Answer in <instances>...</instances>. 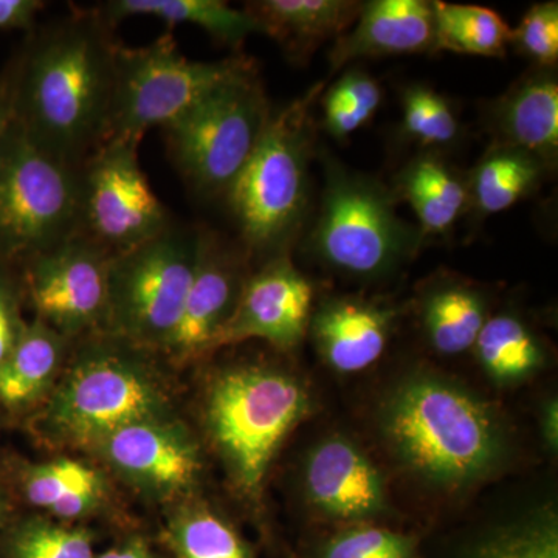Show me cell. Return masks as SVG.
I'll return each instance as SVG.
<instances>
[{"mask_svg":"<svg viewBox=\"0 0 558 558\" xmlns=\"http://www.w3.org/2000/svg\"><path fill=\"white\" fill-rule=\"evenodd\" d=\"M400 199L416 213L425 236L449 233L469 208L468 182L439 157L418 156L396 180Z\"/></svg>","mask_w":558,"mask_h":558,"instance_id":"23","label":"cell"},{"mask_svg":"<svg viewBox=\"0 0 558 558\" xmlns=\"http://www.w3.org/2000/svg\"><path fill=\"white\" fill-rule=\"evenodd\" d=\"M510 46L534 61L538 69H553L558 61V3H535L519 27L512 31Z\"/></svg>","mask_w":558,"mask_h":558,"instance_id":"34","label":"cell"},{"mask_svg":"<svg viewBox=\"0 0 558 558\" xmlns=\"http://www.w3.org/2000/svg\"><path fill=\"white\" fill-rule=\"evenodd\" d=\"M384 92L379 81L363 70H348L322 95L323 124L330 137L344 142L379 110Z\"/></svg>","mask_w":558,"mask_h":558,"instance_id":"31","label":"cell"},{"mask_svg":"<svg viewBox=\"0 0 558 558\" xmlns=\"http://www.w3.org/2000/svg\"><path fill=\"white\" fill-rule=\"evenodd\" d=\"M95 558H160L145 538L134 535L112 546Z\"/></svg>","mask_w":558,"mask_h":558,"instance_id":"38","label":"cell"},{"mask_svg":"<svg viewBox=\"0 0 558 558\" xmlns=\"http://www.w3.org/2000/svg\"><path fill=\"white\" fill-rule=\"evenodd\" d=\"M436 51L435 13L427 0H373L329 51L332 70L362 58Z\"/></svg>","mask_w":558,"mask_h":558,"instance_id":"17","label":"cell"},{"mask_svg":"<svg viewBox=\"0 0 558 558\" xmlns=\"http://www.w3.org/2000/svg\"><path fill=\"white\" fill-rule=\"evenodd\" d=\"M312 505L330 520L362 523L385 510V487L376 465L349 440L330 438L306 464Z\"/></svg>","mask_w":558,"mask_h":558,"instance_id":"16","label":"cell"},{"mask_svg":"<svg viewBox=\"0 0 558 558\" xmlns=\"http://www.w3.org/2000/svg\"><path fill=\"white\" fill-rule=\"evenodd\" d=\"M65 340L39 318L27 323L16 347L0 365V405L20 411L35 403L60 369Z\"/></svg>","mask_w":558,"mask_h":558,"instance_id":"24","label":"cell"},{"mask_svg":"<svg viewBox=\"0 0 558 558\" xmlns=\"http://www.w3.org/2000/svg\"><path fill=\"white\" fill-rule=\"evenodd\" d=\"M546 165L524 150L494 146L476 165L468 182L469 207L481 216L498 215L534 193Z\"/></svg>","mask_w":558,"mask_h":558,"instance_id":"25","label":"cell"},{"mask_svg":"<svg viewBox=\"0 0 558 558\" xmlns=\"http://www.w3.org/2000/svg\"><path fill=\"white\" fill-rule=\"evenodd\" d=\"M473 348L488 376L501 384L526 379L543 362L537 337L515 315L487 318Z\"/></svg>","mask_w":558,"mask_h":558,"instance_id":"28","label":"cell"},{"mask_svg":"<svg viewBox=\"0 0 558 558\" xmlns=\"http://www.w3.org/2000/svg\"><path fill=\"white\" fill-rule=\"evenodd\" d=\"M44 5L39 0H0V31H32Z\"/></svg>","mask_w":558,"mask_h":558,"instance_id":"37","label":"cell"},{"mask_svg":"<svg viewBox=\"0 0 558 558\" xmlns=\"http://www.w3.org/2000/svg\"><path fill=\"white\" fill-rule=\"evenodd\" d=\"M7 526V509L3 506L2 499H0V539H2L3 532H5Z\"/></svg>","mask_w":558,"mask_h":558,"instance_id":"41","label":"cell"},{"mask_svg":"<svg viewBox=\"0 0 558 558\" xmlns=\"http://www.w3.org/2000/svg\"><path fill=\"white\" fill-rule=\"evenodd\" d=\"M175 558H253L241 535L205 508L182 509L165 531Z\"/></svg>","mask_w":558,"mask_h":558,"instance_id":"29","label":"cell"},{"mask_svg":"<svg viewBox=\"0 0 558 558\" xmlns=\"http://www.w3.org/2000/svg\"><path fill=\"white\" fill-rule=\"evenodd\" d=\"M140 351L145 349L128 341L124 348L102 343L86 349L40 414V435L51 444L95 449L126 425L167 417V391Z\"/></svg>","mask_w":558,"mask_h":558,"instance_id":"3","label":"cell"},{"mask_svg":"<svg viewBox=\"0 0 558 558\" xmlns=\"http://www.w3.org/2000/svg\"><path fill=\"white\" fill-rule=\"evenodd\" d=\"M494 119L501 145L553 167L558 154V81L553 69H538L517 81L495 105Z\"/></svg>","mask_w":558,"mask_h":558,"instance_id":"20","label":"cell"},{"mask_svg":"<svg viewBox=\"0 0 558 558\" xmlns=\"http://www.w3.org/2000/svg\"><path fill=\"white\" fill-rule=\"evenodd\" d=\"M543 427H545L546 440L553 449H557L558 442V407L556 400L550 402L545 410V421H543Z\"/></svg>","mask_w":558,"mask_h":558,"instance_id":"40","label":"cell"},{"mask_svg":"<svg viewBox=\"0 0 558 558\" xmlns=\"http://www.w3.org/2000/svg\"><path fill=\"white\" fill-rule=\"evenodd\" d=\"M112 253L84 233L24 260L22 292L36 318L65 339L106 329Z\"/></svg>","mask_w":558,"mask_h":558,"instance_id":"12","label":"cell"},{"mask_svg":"<svg viewBox=\"0 0 558 558\" xmlns=\"http://www.w3.org/2000/svg\"><path fill=\"white\" fill-rule=\"evenodd\" d=\"M95 535L43 517L7 526L0 558H95Z\"/></svg>","mask_w":558,"mask_h":558,"instance_id":"30","label":"cell"},{"mask_svg":"<svg viewBox=\"0 0 558 558\" xmlns=\"http://www.w3.org/2000/svg\"><path fill=\"white\" fill-rule=\"evenodd\" d=\"M14 120V92L11 73L0 76V148Z\"/></svg>","mask_w":558,"mask_h":558,"instance_id":"39","label":"cell"},{"mask_svg":"<svg viewBox=\"0 0 558 558\" xmlns=\"http://www.w3.org/2000/svg\"><path fill=\"white\" fill-rule=\"evenodd\" d=\"M95 450L124 480L160 497L189 490L202 468L199 449L190 433L168 417L117 429Z\"/></svg>","mask_w":558,"mask_h":558,"instance_id":"13","label":"cell"},{"mask_svg":"<svg viewBox=\"0 0 558 558\" xmlns=\"http://www.w3.org/2000/svg\"><path fill=\"white\" fill-rule=\"evenodd\" d=\"M253 69L255 61L247 57L191 61L171 31L148 46L119 44L108 140L142 142L150 128H167L222 84Z\"/></svg>","mask_w":558,"mask_h":558,"instance_id":"7","label":"cell"},{"mask_svg":"<svg viewBox=\"0 0 558 558\" xmlns=\"http://www.w3.org/2000/svg\"><path fill=\"white\" fill-rule=\"evenodd\" d=\"M362 5L352 0H258L244 10L258 32L277 40L293 61L304 62L322 44L348 32Z\"/></svg>","mask_w":558,"mask_h":558,"instance_id":"18","label":"cell"},{"mask_svg":"<svg viewBox=\"0 0 558 558\" xmlns=\"http://www.w3.org/2000/svg\"><path fill=\"white\" fill-rule=\"evenodd\" d=\"M436 51L505 58L512 28L497 11L480 5L433 2Z\"/></svg>","mask_w":558,"mask_h":558,"instance_id":"27","label":"cell"},{"mask_svg":"<svg viewBox=\"0 0 558 558\" xmlns=\"http://www.w3.org/2000/svg\"><path fill=\"white\" fill-rule=\"evenodd\" d=\"M422 319L432 347L444 355L473 348L486 323V303L478 290L449 282L429 290L422 304Z\"/></svg>","mask_w":558,"mask_h":558,"instance_id":"26","label":"cell"},{"mask_svg":"<svg viewBox=\"0 0 558 558\" xmlns=\"http://www.w3.org/2000/svg\"><path fill=\"white\" fill-rule=\"evenodd\" d=\"M317 558H417V542L389 529L359 524L330 537Z\"/></svg>","mask_w":558,"mask_h":558,"instance_id":"33","label":"cell"},{"mask_svg":"<svg viewBox=\"0 0 558 558\" xmlns=\"http://www.w3.org/2000/svg\"><path fill=\"white\" fill-rule=\"evenodd\" d=\"M95 11L33 36L11 70L14 120L44 150L80 168L108 140L119 44Z\"/></svg>","mask_w":558,"mask_h":558,"instance_id":"1","label":"cell"},{"mask_svg":"<svg viewBox=\"0 0 558 558\" xmlns=\"http://www.w3.org/2000/svg\"><path fill=\"white\" fill-rule=\"evenodd\" d=\"M310 410V392L284 371L236 366L216 377L205 403V421L244 494H259L279 446Z\"/></svg>","mask_w":558,"mask_h":558,"instance_id":"5","label":"cell"},{"mask_svg":"<svg viewBox=\"0 0 558 558\" xmlns=\"http://www.w3.org/2000/svg\"><path fill=\"white\" fill-rule=\"evenodd\" d=\"M417 241L379 182L326 161L322 211L311 236L323 263L352 277H380L411 255Z\"/></svg>","mask_w":558,"mask_h":558,"instance_id":"10","label":"cell"},{"mask_svg":"<svg viewBox=\"0 0 558 558\" xmlns=\"http://www.w3.org/2000/svg\"><path fill=\"white\" fill-rule=\"evenodd\" d=\"M22 497L33 508L62 521L94 515L108 498L105 476L75 459H57L25 465L21 472Z\"/></svg>","mask_w":558,"mask_h":558,"instance_id":"21","label":"cell"},{"mask_svg":"<svg viewBox=\"0 0 558 558\" xmlns=\"http://www.w3.org/2000/svg\"><path fill=\"white\" fill-rule=\"evenodd\" d=\"M312 289L288 256H277L245 281L240 301L216 348L263 339L281 349L303 340L310 325Z\"/></svg>","mask_w":558,"mask_h":558,"instance_id":"14","label":"cell"},{"mask_svg":"<svg viewBox=\"0 0 558 558\" xmlns=\"http://www.w3.org/2000/svg\"><path fill=\"white\" fill-rule=\"evenodd\" d=\"M473 558H558L557 526L545 520L512 529L481 546Z\"/></svg>","mask_w":558,"mask_h":558,"instance_id":"35","label":"cell"},{"mask_svg":"<svg viewBox=\"0 0 558 558\" xmlns=\"http://www.w3.org/2000/svg\"><path fill=\"white\" fill-rule=\"evenodd\" d=\"M201 230L171 226L112 255L105 333L140 349H163L178 325L196 271Z\"/></svg>","mask_w":558,"mask_h":558,"instance_id":"8","label":"cell"},{"mask_svg":"<svg viewBox=\"0 0 558 558\" xmlns=\"http://www.w3.org/2000/svg\"><path fill=\"white\" fill-rule=\"evenodd\" d=\"M381 428L407 468L442 486L480 478L501 453V435L487 407L435 377L400 385L385 403Z\"/></svg>","mask_w":558,"mask_h":558,"instance_id":"2","label":"cell"},{"mask_svg":"<svg viewBox=\"0 0 558 558\" xmlns=\"http://www.w3.org/2000/svg\"><path fill=\"white\" fill-rule=\"evenodd\" d=\"M391 312L366 303L343 299L328 301L312 323L319 354L339 373L369 368L387 348Z\"/></svg>","mask_w":558,"mask_h":558,"instance_id":"19","label":"cell"},{"mask_svg":"<svg viewBox=\"0 0 558 558\" xmlns=\"http://www.w3.org/2000/svg\"><path fill=\"white\" fill-rule=\"evenodd\" d=\"M244 284L240 256L216 234L201 230L193 282L178 325L161 351L174 362L185 363L216 349Z\"/></svg>","mask_w":558,"mask_h":558,"instance_id":"15","label":"cell"},{"mask_svg":"<svg viewBox=\"0 0 558 558\" xmlns=\"http://www.w3.org/2000/svg\"><path fill=\"white\" fill-rule=\"evenodd\" d=\"M140 142L110 138L80 167L81 233L112 255L172 226L138 159Z\"/></svg>","mask_w":558,"mask_h":558,"instance_id":"11","label":"cell"},{"mask_svg":"<svg viewBox=\"0 0 558 558\" xmlns=\"http://www.w3.org/2000/svg\"><path fill=\"white\" fill-rule=\"evenodd\" d=\"M403 132L424 146L451 145L459 121L450 102L428 86L414 84L403 92Z\"/></svg>","mask_w":558,"mask_h":558,"instance_id":"32","label":"cell"},{"mask_svg":"<svg viewBox=\"0 0 558 558\" xmlns=\"http://www.w3.org/2000/svg\"><path fill=\"white\" fill-rule=\"evenodd\" d=\"M271 117L256 69L222 84L167 128L168 149L183 179L204 196L229 194Z\"/></svg>","mask_w":558,"mask_h":558,"instance_id":"9","label":"cell"},{"mask_svg":"<svg viewBox=\"0 0 558 558\" xmlns=\"http://www.w3.org/2000/svg\"><path fill=\"white\" fill-rule=\"evenodd\" d=\"M22 288L0 270V365L16 347L27 323L21 312Z\"/></svg>","mask_w":558,"mask_h":558,"instance_id":"36","label":"cell"},{"mask_svg":"<svg viewBox=\"0 0 558 558\" xmlns=\"http://www.w3.org/2000/svg\"><path fill=\"white\" fill-rule=\"evenodd\" d=\"M109 27L128 17H156L174 28L189 24L207 32L216 43L240 47L253 33L255 21L244 9L238 10L222 0H110L94 10Z\"/></svg>","mask_w":558,"mask_h":558,"instance_id":"22","label":"cell"},{"mask_svg":"<svg viewBox=\"0 0 558 558\" xmlns=\"http://www.w3.org/2000/svg\"><path fill=\"white\" fill-rule=\"evenodd\" d=\"M322 94L318 84L271 113L258 148L227 194L245 244L256 252H277L303 220L310 204L314 106Z\"/></svg>","mask_w":558,"mask_h":558,"instance_id":"4","label":"cell"},{"mask_svg":"<svg viewBox=\"0 0 558 558\" xmlns=\"http://www.w3.org/2000/svg\"><path fill=\"white\" fill-rule=\"evenodd\" d=\"M76 233L80 168L40 148L13 120L0 148V264L24 263Z\"/></svg>","mask_w":558,"mask_h":558,"instance_id":"6","label":"cell"}]
</instances>
